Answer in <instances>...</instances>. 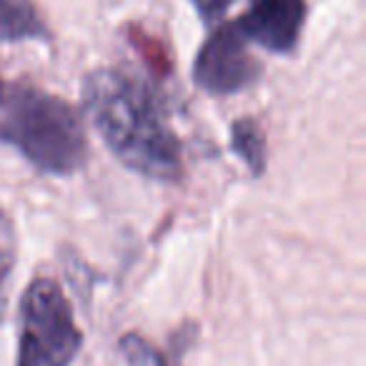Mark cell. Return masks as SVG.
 Masks as SVG:
<instances>
[{"label":"cell","mask_w":366,"mask_h":366,"mask_svg":"<svg viewBox=\"0 0 366 366\" xmlns=\"http://www.w3.org/2000/svg\"><path fill=\"white\" fill-rule=\"evenodd\" d=\"M83 334L61 286L38 279L28 286L18 311L16 366H71Z\"/></svg>","instance_id":"cell-3"},{"label":"cell","mask_w":366,"mask_h":366,"mask_svg":"<svg viewBox=\"0 0 366 366\" xmlns=\"http://www.w3.org/2000/svg\"><path fill=\"white\" fill-rule=\"evenodd\" d=\"M83 101L93 126L116 158L153 181H178L181 143L166 123L156 93L118 68H101L83 83Z\"/></svg>","instance_id":"cell-1"},{"label":"cell","mask_w":366,"mask_h":366,"mask_svg":"<svg viewBox=\"0 0 366 366\" xmlns=\"http://www.w3.org/2000/svg\"><path fill=\"white\" fill-rule=\"evenodd\" d=\"M0 91H3V86H0Z\"/></svg>","instance_id":"cell-12"},{"label":"cell","mask_w":366,"mask_h":366,"mask_svg":"<svg viewBox=\"0 0 366 366\" xmlns=\"http://www.w3.org/2000/svg\"><path fill=\"white\" fill-rule=\"evenodd\" d=\"M0 143L18 148L36 168L66 176L86 161L81 116L66 101L28 83L0 91Z\"/></svg>","instance_id":"cell-2"},{"label":"cell","mask_w":366,"mask_h":366,"mask_svg":"<svg viewBox=\"0 0 366 366\" xmlns=\"http://www.w3.org/2000/svg\"><path fill=\"white\" fill-rule=\"evenodd\" d=\"M261 66L249 51V41L236 23L216 28L201 46L194 63V81L214 96H231L259 78Z\"/></svg>","instance_id":"cell-4"},{"label":"cell","mask_w":366,"mask_h":366,"mask_svg":"<svg viewBox=\"0 0 366 366\" xmlns=\"http://www.w3.org/2000/svg\"><path fill=\"white\" fill-rule=\"evenodd\" d=\"M48 28L33 0H0V41H46Z\"/></svg>","instance_id":"cell-6"},{"label":"cell","mask_w":366,"mask_h":366,"mask_svg":"<svg viewBox=\"0 0 366 366\" xmlns=\"http://www.w3.org/2000/svg\"><path fill=\"white\" fill-rule=\"evenodd\" d=\"M306 21V0H249V11L236 21L249 43L271 53H291Z\"/></svg>","instance_id":"cell-5"},{"label":"cell","mask_w":366,"mask_h":366,"mask_svg":"<svg viewBox=\"0 0 366 366\" xmlns=\"http://www.w3.org/2000/svg\"><path fill=\"white\" fill-rule=\"evenodd\" d=\"M121 354L128 361V366H166V359H163L161 351L138 334L123 336Z\"/></svg>","instance_id":"cell-9"},{"label":"cell","mask_w":366,"mask_h":366,"mask_svg":"<svg viewBox=\"0 0 366 366\" xmlns=\"http://www.w3.org/2000/svg\"><path fill=\"white\" fill-rule=\"evenodd\" d=\"M16 229H13L11 216L0 209V316H3V309H6V289L8 281H11L13 266H16Z\"/></svg>","instance_id":"cell-8"},{"label":"cell","mask_w":366,"mask_h":366,"mask_svg":"<svg viewBox=\"0 0 366 366\" xmlns=\"http://www.w3.org/2000/svg\"><path fill=\"white\" fill-rule=\"evenodd\" d=\"M191 3H194V8L199 11L201 21L214 26V23H219L221 18L229 13V8L234 6L236 0H191Z\"/></svg>","instance_id":"cell-11"},{"label":"cell","mask_w":366,"mask_h":366,"mask_svg":"<svg viewBox=\"0 0 366 366\" xmlns=\"http://www.w3.org/2000/svg\"><path fill=\"white\" fill-rule=\"evenodd\" d=\"M231 146L234 153L246 163L254 176H261L266 168V141L259 123L254 118H241L231 128Z\"/></svg>","instance_id":"cell-7"},{"label":"cell","mask_w":366,"mask_h":366,"mask_svg":"<svg viewBox=\"0 0 366 366\" xmlns=\"http://www.w3.org/2000/svg\"><path fill=\"white\" fill-rule=\"evenodd\" d=\"M133 43L138 46V51L143 53V58H146L148 63H151L156 71H166L168 68V61H166V51H163L161 43H156L151 36H136L133 38Z\"/></svg>","instance_id":"cell-10"}]
</instances>
